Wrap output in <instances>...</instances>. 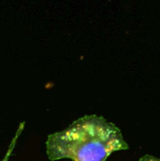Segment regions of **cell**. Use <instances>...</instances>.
I'll return each instance as SVG.
<instances>
[{
	"label": "cell",
	"instance_id": "1",
	"mask_svg": "<svg viewBox=\"0 0 160 161\" xmlns=\"http://www.w3.org/2000/svg\"><path fill=\"white\" fill-rule=\"evenodd\" d=\"M128 149L121 129L102 116L86 115L66 129L47 137L49 160L105 161L113 153Z\"/></svg>",
	"mask_w": 160,
	"mask_h": 161
},
{
	"label": "cell",
	"instance_id": "2",
	"mask_svg": "<svg viewBox=\"0 0 160 161\" xmlns=\"http://www.w3.org/2000/svg\"><path fill=\"white\" fill-rule=\"evenodd\" d=\"M22 128H23V124H21V126H20V128H19V130H18L17 135H15V137H14V138H13V140H12V144H11L10 148H9L8 153H7V155H6V157H4V159H3V160H2V161H8V159H9V157H10V155H11V151H12L13 147H14V145H15V142H17V139H18V137H19L20 133H21Z\"/></svg>",
	"mask_w": 160,
	"mask_h": 161
},
{
	"label": "cell",
	"instance_id": "3",
	"mask_svg": "<svg viewBox=\"0 0 160 161\" xmlns=\"http://www.w3.org/2000/svg\"><path fill=\"white\" fill-rule=\"evenodd\" d=\"M139 161H160L159 158L154 157V156H150V155H146L144 157H141Z\"/></svg>",
	"mask_w": 160,
	"mask_h": 161
}]
</instances>
